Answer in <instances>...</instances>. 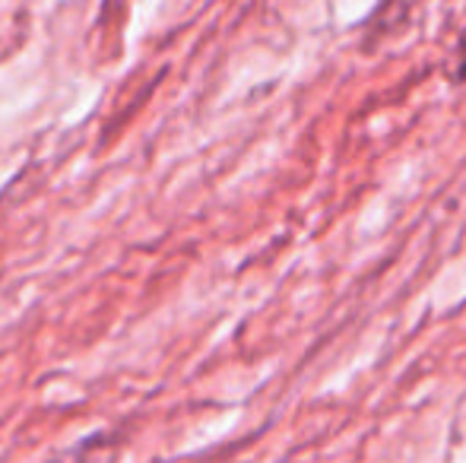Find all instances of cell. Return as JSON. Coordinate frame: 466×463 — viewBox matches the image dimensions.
<instances>
[{
    "label": "cell",
    "mask_w": 466,
    "mask_h": 463,
    "mask_svg": "<svg viewBox=\"0 0 466 463\" xmlns=\"http://www.w3.org/2000/svg\"><path fill=\"white\" fill-rule=\"evenodd\" d=\"M454 76L461 83H466V32L461 38V48H457V67H454Z\"/></svg>",
    "instance_id": "1"
}]
</instances>
